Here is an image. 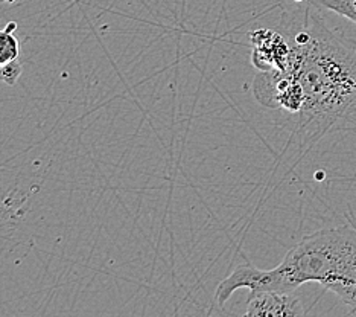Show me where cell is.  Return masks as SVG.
<instances>
[{"instance_id":"6da1fadb","label":"cell","mask_w":356,"mask_h":317,"mask_svg":"<svg viewBox=\"0 0 356 317\" xmlns=\"http://www.w3.org/2000/svg\"><path fill=\"white\" fill-rule=\"evenodd\" d=\"M291 45L286 70L303 92L294 134L305 151L338 132H356V40L327 28L306 10L300 28L283 32Z\"/></svg>"},{"instance_id":"7a4b0ae2","label":"cell","mask_w":356,"mask_h":317,"mask_svg":"<svg viewBox=\"0 0 356 317\" xmlns=\"http://www.w3.org/2000/svg\"><path fill=\"white\" fill-rule=\"evenodd\" d=\"M273 272L277 291L294 293L303 284L317 282L356 316V227L343 224L306 235Z\"/></svg>"},{"instance_id":"3957f363","label":"cell","mask_w":356,"mask_h":317,"mask_svg":"<svg viewBox=\"0 0 356 317\" xmlns=\"http://www.w3.org/2000/svg\"><path fill=\"white\" fill-rule=\"evenodd\" d=\"M253 64L259 72L286 70L291 59V45L282 32L271 29H257L252 32Z\"/></svg>"},{"instance_id":"277c9868","label":"cell","mask_w":356,"mask_h":317,"mask_svg":"<svg viewBox=\"0 0 356 317\" xmlns=\"http://www.w3.org/2000/svg\"><path fill=\"white\" fill-rule=\"evenodd\" d=\"M307 311L294 293L250 291L247 300L248 317H300Z\"/></svg>"},{"instance_id":"5b68a950","label":"cell","mask_w":356,"mask_h":317,"mask_svg":"<svg viewBox=\"0 0 356 317\" xmlns=\"http://www.w3.org/2000/svg\"><path fill=\"white\" fill-rule=\"evenodd\" d=\"M17 23L10 22L3 29H0V68L19 59L20 43L14 36Z\"/></svg>"},{"instance_id":"8992f818","label":"cell","mask_w":356,"mask_h":317,"mask_svg":"<svg viewBox=\"0 0 356 317\" xmlns=\"http://www.w3.org/2000/svg\"><path fill=\"white\" fill-rule=\"evenodd\" d=\"M311 3L341 15L356 24V0H311Z\"/></svg>"},{"instance_id":"52a82bcc","label":"cell","mask_w":356,"mask_h":317,"mask_svg":"<svg viewBox=\"0 0 356 317\" xmlns=\"http://www.w3.org/2000/svg\"><path fill=\"white\" fill-rule=\"evenodd\" d=\"M22 70H23L22 64L17 60L8 63L5 66L0 68V81L5 83L6 86H14L20 78Z\"/></svg>"},{"instance_id":"ba28073f","label":"cell","mask_w":356,"mask_h":317,"mask_svg":"<svg viewBox=\"0 0 356 317\" xmlns=\"http://www.w3.org/2000/svg\"><path fill=\"white\" fill-rule=\"evenodd\" d=\"M5 2H6V3H14L15 0H5Z\"/></svg>"},{"instance_id":"9c48e42d","label":"cell","mask_w":356,"mask_h":317,"mask_svg":"<svg viewBox=\"0 0 356 317\" xmlns=\"http://www.w3.org/2000/svg\"><path fill=\"white\" fill-rule=\"evenodd\" d=\"M294 2H297V3H300V2H305V0H294Z\"/></svg>"}]
</instances>
